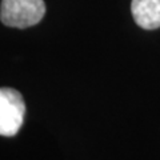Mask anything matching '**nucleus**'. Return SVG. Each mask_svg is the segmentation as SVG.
I'll return each mask as SVG.
<instances>
[{"label":"nucleus","instance_id":"2","mask_svg":"<svg viewBox=\"0 0 160 160\" xmlns=\"http://www.w3.org/2000/svg\"><path fill=\"white\" fill-rule=\"evenodd\" d=\"M26 103L13 88H0V135L15 136L23 126Z\"/></svg>","mask_w":160,"mask_h":160},{"label":"nucleus","instance_id":"1","mask_svg":"<svg viewBox=\"0 0 160 160\" xmlns=\"http://www.w3.org/2000/svg\"><path fill=\"white\" fill-rule=\"evenodd\" d=\"M46 13L43 0H2L0 19L3 24L15 28H27L38 24Z\"/></svg>","mask_w":160,"mask_h":160},{"label":"nucleus","instance_id":"3","mask_svg":"<svg viewBox=\"0 0 160 160\" xmlns=\"http://www.w3.org/2000/svg\"><path fill=\"white\" fill-rule=\"evenodd\" d=\"M131 11L139 27L144 29L160 27V0H132Z\"/></svg>","mask_w":160,"mask_h":160}]
</instances>
